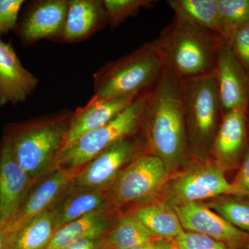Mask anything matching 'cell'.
<instances>
[{
	"mask_svg": "<svg viewBox=\"0 0 249 249\" xmlns=\"http://www.w3.org/2000/svg\"><path fill=\"white\" fill-rule=\"evenodd\" d=\"M223 114L238 111L249 114V75L226 40L218 54L215 69Z\"/></svg>",
	"mask_w": 249,
	"mask_h": 249,
	"instance_id": "cell-12",
	"label": "cell"
},
{
	"mask_svg": "<svg viewBox=\"0 0 249 249\" xmlns=\"http://www.w3.org/2000/svg\"><path fill=\"white\" fill-rule=\"evenodd\" d=\"M25 170L15 159L9 143H0V226L9 224L16 217L33 185Z\"/></svg>",
	"mask_w": 249,
	"mask_h": 249,
	"instance_id": "cell-14",
	"label": "cell"
},
{
	"mask_svg": "<svg viewBox=\"0 0 249 249\" xmlns=\"http://www.w3.org/2000/svg\"><path fill=\"white\" fill-rule=\"evenodd\" d=\"M72 113L64 109L5 126L3 138L33 183L55 166L65 147Z\"/></svg>",
	"mask_w": 249,
	"mask_h": 249,
	"instance_id": "cell-2",
	"label": "cell"
},
{
	"mask_svg": "<svg viewBox=\"0 0 249 249\" xmlns=\"http://www.w3.org/2000/svg\"><path fill=\"white\" fill-rule=\"evenodd\" d=\"M147 93L139 96L113 120L85 134L60 152L55 168L76 175L98 154L129 136L141 132Z\"/></svg>",
	"mask_w": 249,
	"mask_h": 249,
	"instance_id": "cell-5",
	"label": "cell"
},
{
	"mask_svg": "<svg viewBox=\"0 0 249 249\" xmlns=\"http://www.w3.org/2000/svg\"><path fill=\"white\" fill-rule=\"evenodd\" d=\"M183 229L209 236L236 249L249 242V234L237 229L213 210L199 202L173 206Z\"/></svg>",
	"mask_w": 249,
	"mask_h": 249,
	"instance_id": "cell-13",
	"label": "cell"
},
{
	"mask_svg": "<svg viewBox=\"0 0 249 249\" xmlns=\"http://www.w3.org/2000/svg\"><path fill=\"white\" fill-rule=\"evenodd\" d=\"M108 18L103 0H68L62 42L76 43L106 27Z\"/></svg>",
	"mask_w": 249,
	"mask_h": 249,
	"instance_id": "cell-19",
	"label": "cell"
},
{
	"mask_svg": "<svg viewBox=\"0 0 249 249\" xmlns=\"http://www.w3.org/2000/svg\"><path fill=\"white\" fill-rule=\"evenodd\" d=\"M109 211L93 213L62 226L46 249H66L80 241L106 237L114 226Z\"/></svg>",
	"mask_w": 249,
	"mask_h": 249,
	"instance_id": "cell-20",
	"label": "cell"
},
{
	"mask_svg": "<svg viewBox=\"0 0 249 249\" xmlns=\"http://www.w3.org/2000/svg\"><path fill=\"white\" fill-rule=\"evenodd\" d=\"M245 249H249V242L248 244H247V245H246V248Z\"/></svg>",
	"mask_w": 249,
	"mask_h": 249,
	"instance_id": "cell-36",
	"label": "cell"
},
{
	"mask_svg": "<svg viewBox=\"0 0 249 249\" xmlns=\"http://www.w3.org/2000/svg\"><path fill=\"white\" fill-rule=\"evenodd\" d=\"M240 197L229 196L220 198L209 206L233 227L249 234V201Z\"/></svg>",
	"mask_w": 249,
	"mask_h": 249,
	"instance_id": "cell-26",
	"label": "cell"
},
{
	"mask_svg": "<svg viewBox=\"0 0 249 249\" xmlns=\"http://www.w3.org/2000/svg\"><path fill=\"white\" fill-rule=\"evenodd\" d=\"M182 82L188 146L191 142L199 150L207 149L212 145L223 115L215 72Z\"/></svg>",
	"mask_w": 249,
	"mask_h": 249,
	"instance_id": "cell-6",
	"label": "cell"
},
{
	"mask_svg": "<svg viewBox=\"0 0 249 249\" xmlns=\"http://www.w3.org/2000/svg\"><path fill=\"white\" fill-rule=\"evenodd\" d=\"M38 83L23 66L11 43L0 39V107L25 102Z\"/></svg>",
	"mask_w": 249,
	"mask_h": 249,
	"instance_id": "cell-16",
	"label": "cell"
},
{
	"mask_svg": "<svg viewBox=\"0 0 249 249\" xmlns=\"http://www.w3.org/2000/svg\"><path fill=\"white\" fill-rule=\"evenodd\" d=\"M232 183L242 196L249 197V142L248 148L241 162L238 173Z\"/></svg>",
	"mask_w": 249,
	"mask_h": 249,
	"instance_id": "cell-31",
	"label": "cell"
},
{
	"mask_svg": "<svg viewBox=\"0 0 249 249\" xmlns=\"http://www.w3.org/2000/svg\"><path fill=\"white\" fill-rule=\"evenodd\" d=\"M164 67L155 41L147 42L124 56L107 62L93 73L94 92L90 100L138 98L152 89Z\"/></svg>",
	"mask_w": 249,
	"mask_h": 249,
	"instance_id": "cell-4",
	"label": "cell"
},
{
	"mask_svg": "<svg viewBox=\"0 0 249 249\" xmlns=\"http://www.w3.org/2000/svg\"><path fill=\"white\" fill-rule=\"evenodd\" d=\"M169 171L160 157L145 153L129 163L107 190L111 206L145 200L165 182Z\"/></svg>",
	"mask_w": 249,
	"mask_h": 249,
	"instance_id": "cell-7",
	"label": "cell"
},
{
	"mask_svg": "<svg viewBox=\"0 0 249 249\" xmlns=\"http://www.w3.org/2000/svg\"><path fill=\"white\" fill-rule=\"evenodd\" d=\"M137 98L120 97L102 101L89 100L73 111L63 150L71 146L85 134L107 124Z\"/></svg>",
	"mask_w": 249,
	"mask_h": 249,
	"instance_id": "cell-17",
	"label": "cell"
},
{
	"mask_svg": "<svg viewBox=\"0 0 249 249\" xmlns=\"http://www.w3.org/2000/svg\"><path fill=\"white\" fill-rule=\"evenodd\" d=\"M106 239L111 249H132L155 240V236L134 214L120 218Z\"/></svg>",
	"mask_w": 249,
	"mask_h": 249,
	"instance_id": "cell-23",
	"label": "cell"
},
{
	"mask_svg": "<svg viewBox=\"0 0 249 249\" xmlns=\"http://www.w3.org/2000/svg\"><path fill=\"white\" fill-rule=\"evenodd\" d=\"M141 131L150 154L160 157L168 171L184 160L189 147L183 82L168 67L147 93Z\"/></svg>",
	"mask_w": 249,
	"mask_h": 249,
	"instance_id": "cell-1",
	"label": "cell"
},
{
	"mask_svg": "<svg viewBox=\"0 0 249 249\" xmlns=\"http://www.w3.org/2000/svg\"><path fill=\"white\" fill-rule=\"evenodd\" d=\"M139 134L121 139L98 154L76 174L75 186L107 191L129 163L145 154L146 142Z\"/></svg>",
	"mask_w": 249,
	"mask_h": 249,
	"instance_id": "cell-8",
	"label": "cell"
},
{
	"mask_svg": "<svg viewBox=\"0 0 249 249\" xmlns=\"http://www.w3.org/2000/svg\"><path fill=\"white\" fill-rule=\"evenodd\" d=\"M108 22L112 30L119 27L141 9L151 7L157 2L152 0H103Z\"/></svg>",
	"mask_w": 249,
	"mask_h": 249,
	"instance_id": "cell-27",
	"label": "cell"
},
{
	"mask_svg": "<svg viewBox=\"0 0 249 249\" xmlns=\"http://www.w3.org/2000/svg\"><path fill=\"white\" fill-rule=\"evenodd\" d=\"M55 232L52 209L36 216L22 228L13 249H46Z\"/></svg>",
	"mask_w": 249,
	"mask_h": 249,
	"instance_id": "cell-24",
	"label": "cell"
},
{
	"mask_svg": "<svg viewBox=\"0 0 249 249\" xmlns=\"http://www.w3.org/2000/svg\"><path fill=\"white\" fill-rule=\"evenodd\" d=\"M155 237L175 240L184 231L172 206L163 203L139 208L133 214Z\"/></svg>",
	"mask_w": 249,
	"mask_h": 249,
	"instance_id": "cell-21",
	"label": "cell"
},
{
	"mask_svg": "<svg viewBox=\"0 0 249 249\" xmlns=\"http://www.w3.org/2000/svg\"><path fill=\"white\" fill-rule=\"evenodd\" d=\"M168 4L175 16L214 31L224 38L217 0H169Z\"/></svg>",
	"mask_w": 249,
	"mask_h": 249,
	"instance_id": "cell-22",
	"label": "cell"
},
{
	"mask_svg": "<svg viewBox=\"0 0 249 249\" xmlns=\"http://www.w3.org/2000/svg\"><path fill=\"white\" fill-rule=\"evenodd\" d=\"M66 249H111L106 242V237L88 239L77 242Z\"/></svg>",
	"mask_w": 249,
	"mask_h": 249,
	"instance_id": "cell-32",
	"label": "cell"
},
{
	"mask_svg": "<svg viewBox=\"0 0 249 249\" xmlns=\"http://www.w3.org/2000/svg\"><path fill=\"white\" fill-rule=\"evenodd\" d=\"M173 241L181 249H229L225 244L197 232L183 231Z\"/></svg>",
	"mask_w": 249,
	"mask_h": 249,
	"instance_id": "cell-28",
	"label": "cell"
},
{
	"mask_svg": "<svg viewBox=\"0 0 249 249\" xmlns=\"http://www.w3.org/2000/svg\"><path fill=\"white\" fill-rule=\"evenodd\" d=\"M24 0H0V36L16 30Z\"/></svg>",
	"mask_w": 249,
	"mask_h": 249,
	"instance_id": "cell-29",
	"label": "cell"
},
{
	"mask_svg": "<svg viewBox=\"0 0 249 249\" xmlns=\"http://www.w3.org/2000/svg\"><path fill=\"white\" fill-rule=\"evenodd\" d=\"M155 41L165 66L184 79L214 71L226 40L214 31L175 16Z\"/></svg>",
	"mask_w": 249,
	"mask_h": 249,
	"instance_id": "cell-3",
	"label": "cell"
},
{
	"mask_svg": "<svg viewBox=\"0 0 249 249\" xmlns=\"http://www.w3.org/2000/svg\"><path fill=\"white\" fill-rule=\"evenodd\" d=\"M220 196H243L229 182L217 165H201L182 174L174 180L168 190L173 207Z\"/></svg>",
	"mask_w": 249,
	"mask_h": 249,
	"instance_id": "cell-9",
	"label": "cell"
},
{
	"mask_svg": "<svg viewBox=\"0 0 249 249\" xmlns=\"http://www.w3.org/2000/svg\"><path fill=\"white\" fill-rule=\"evenodd\" d=\"M110 207L107 191L74 185L52 209L55 231L68 223Z\"/></svg>",
	"mask_w": 249,
	"mask_h": 249,
	"instance_id": "cell-18",
	"label": "cell"
},
{
	"mask_svg": "<svg viewBox=\"0 0 249 249\" xmlns=\"http://www.w3.org/2000/svg\"><path fill=\"white\" fill-rule=\"evenodd\" d=\"M248 115L233 111L222 115L211 149L218 166L222 169L235 168L242 162L248 148Z\"/></svg>",
	"mask_w": 249,
	"mask_h": 249,
	"instance_id": "cell-15",
	"label": "cell"
},
{
	"mask_svg": "<svg viewBox=\"0 0 249 249\" xmlns=\"http://www.w3.org/2000/svg\"><path fill=\"white\" fill-rule=\"evenodd\" d=\"M73 174L54 168L33 183L14 219L7 224L16 233L29 221L52 209L74 186Z\"/></svg>",
	"mask_w": 249,
	"mask_h": 249,
	"instance_id": "cell-11",
	"label": "cell"
},
{
	"mask_svg": "<svg viewBox=\"0 0 249 249\" xmlns=\"http://www.w3.org/2000/svg\"><path fill=\"white\" fill-rule=\"evenodd\" d=\"M17 236L9 226H0V249H14Z\"/></svg>",
	"mask_w": 249,
	"mask_h": 249,
	"instance_id": "cell-33",
	"label": "cell"
},
{
	"mask_svg": "<svg viewBox=\"0 0 249 249\" xmlns=\"http://www.w3.org/2000/svg\"><path fill=\"white\" fill-rule=\"evenodd\" d=\"M227 43L249 75V24L236 31Z\"/></svg>",
	"mask_w": 249,
	"mask_h": 249,
	"instance_id": "cell-30",
	"label": "cell"
},
{
	"mask_svg": "<svg viewBox=\"0 0 249 249\" xmlns=\"http://www.w3.org/2000/svg\"><path fill=\"white\" fill-rule=\"evenodd\" d=\"M181 249L179 248V247H178V246L173 245V246H172L171 247H170V249Z\"/></svg>",
	"mask_w": 249,
	"mask_h": 249,
	"instance_id": "cell-35",
	"label": "cell"
},
{
	"mask_svg": "<svg viewBox=\"0 0 249 249\" xmlns=\"http://www.w3.org/2000/svg\"><path fill=\"white\" fill-rule=\"evenodd\" d=\"M68 0H38L30 3L19 18L15 32L24 47L42 40L62 42Z\"/></svg>",
	"mask_w": 249,
	"mask_h": 249,
	"instance_id": "cell-10",
	"label": "cell"
},
{
	"mask_svg": "<svg viewBox=\"0 0 249 249\" xmlns=\"http://www.w3.org/2000/svg\"><path fill=\"white\" fill-rule=\"evenodd\" d=\"M217 4L224 38L227 41L249 24V0H217Z\"/></svg>",
	"mask_w": 249,
	"mask_h": 249,
	"instance_id": "cell-25",
	"label": "cell"
},
{
	"mask_svg": "<svg viewBox=\"0 0 249 249\" xmlns=\"http://www.w3.org/2000/svg\"><path fill=\"white\" fill-rule=\"evenodd\" d=\"M173 245L168 240L159 238L129 249H168Z\"/></svg>",
	"mask_w": 249,
	"mask_h": 249,
	"instance_id": "cell-34",
	"label": "cell"
}]
</instances>
